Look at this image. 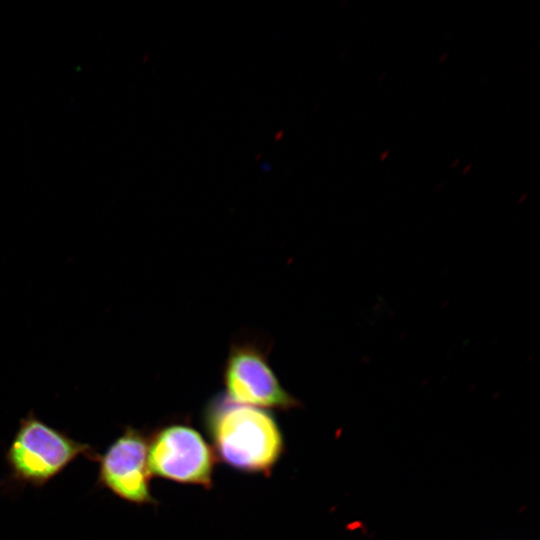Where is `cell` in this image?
Returning <instances> with one entry per match:
<instances>
[{
  "mask_svg": "<svg viewBox=\"0 0 540 540\" xmlns=\"http://www.w3.org/2000/svg\"><path fill=\"white\" fill-rule=\"evenodd\" d=\"M96 454L89 444L74 440L30 412L20 420L5 461L9 481L42 487L80 455L93 461Z\"/></svg>",
  "mask_w": 540,
  "mask_h": 540,
  "instance_id": "cell-2",
  "label": "cell"
},
{
  "mask_svg": "<svg viewBox=\"0 0 540 540\" xmlns=\"http://www.w3.org/2000/svg\"><path fill=\"white\" fill-rule=\"evenodd\" d=\"M216 462L212 446L188 422L162 425L148 437L151 476L211 489Z\"/></svg>",
  "mask_w": 540,
  "mask_h": 540,
  "instance_id": "cell-3",
  "label": "cell"
},
{
  "mask_svg": "<svg viewBox=\"0 0 540 540\" xmlns=\"http://www.w3.org/2000/svg\"><path fill=\"white\" fill-rule=\"evenodd\" d=\"M204 423L217 460L236 471L269 476L283 456L282 431L265 409L218 394L205 407Z\"/></svg>",
  "mask_w": 540,
  "mask_h": 540,
  "instance_id": "cell-1",
  "label": "cell"
},
{
  "mask_svg": "<svg viewBox=\"0 0 540 540\" xmlns=\"http://www.w3.org/2000/svg\"><path fill=\"white\" fill-rule=\"evenodd\" d=\"M98 463L96 485L109 490L118 498L141 506L155 505L150 487L148 466V436L132 426H126L102 454H96Z\"/></svg>",
  "mask_w": 540,
  "mask_h": 540,
  "instance_id": "cell-5",
  "label": "cell"
},
{
  "mask_svg": "<svg viewBox=\"0 0 540 540\" xmlns=\"http://www.w3.org/2000/svg\"><path fill=\"white\" fill-rule=\"evenodd\" d=\"M225 396L231 401L261 409L291 410L300 406L280 383L266 353L243 342L230 349L224 368Z\"/></svg>",
  "mask_w": 540,
  "mask_h": 540,
  "instance_id": "cell-4",
  "label": "cell"
}]
</instances>
